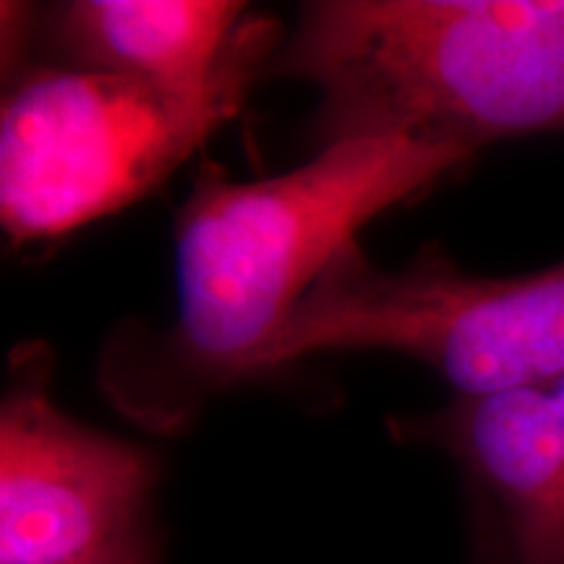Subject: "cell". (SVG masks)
<instances>
[{"mask_svg": "<svg viewBox=\"0 0 564 564\" xmlns=\"http://www.w3.org/2000/svg\"><path fill=\"white\" fill-rule=\"evenodd\" d=\"M274 68L319 87L324 147L564 133V0H319Z\"/></svg>", "mask_w": 564, "mask_h": 564, "instance_id": "1", "label": "cell"}, {"mask_svg": "<svg viewBox=\"0 0 564 564\" xmlns=\"http://www.w3.org/2000/svg\"><path fill=\"white\" fill-rule=\"evenodd\" d=\"M400 137L327 144L274 178L207 165L175 223L178 350L217 382L246 377L356 230L474 158Z\"/></svg>", "mask_w": 564, "mask_h": 564, "instance_id": "2", "label": "cell"}, {"mask_svg": "<svg viewBox=\"0 0 564 564\" xmlns=\"http://www.w3.org/2000/svg\"><path fill=\"white\" fill-rule=\"evenodd\" d=\"M262 19L238 26L220 82L181 97L133 76L45 68L0 116V220L17 243L58 238L150 194L238 112L270 51Z\"/></svg>", "mask_w": 564, "mask_h": 564, "instance_id": "3", "label": "cell"}, {"mask_svg": "<svg viewBox=\"0 0 564 564\" xmlns=\"http://www.w3.org/2000/svg\"><path fill=\"white\" fill-rule=\"evenodd\" d=\"M356 348L411 356L440 373L455 398L552 384L564 373V259L520 278H478L432 243L403 270L384 272L350 243L249 373Z\"/></svg>", "mask_w": 564, "mask_h": 564, "instance_id": "4", "label": "cell"}, {"mask_svg": "<svg viewBox=\"0 0 564 564\" xmlns=\"http://www.w3.org/2000/svg\"><path fill=\"white\" fill-rule=\"evenodd\" d=\"M154 481L141 447L70 421L47 398V366L0 408V564H63L137 531Z\"/></svg>", "mask_w": 564, "mask_h": 564, "instance_id": "5", "label": "cell"}, {"mask_svg": "<svg viewBox=\"0 0 564 564\" xmlns=\"http://www.w3.org/2000/svg\"><path fill=\"white\" fill-rule=\"evenodd\" d=\"M421 432L481 491L505 564H564V457L546 387L455 398Z\"/></svg>", "mask_w": 564, "mask_h": 564, "instance_id": "6", "label": "cell"}, {"mask_svg": "<svg viewBox=\"0 0 564 564\" xmlns=\"http://www.w3.org/2000/svg\"><path fill=\"white\" fill-rule=\"evenodd\" d=\"M241 11L225 0H76L55 19V37L84 68L202 97L228 66Z\"/></svg>", "mask_w": 564, "mask_h": 564, "instance_id": "7", "label": "cell"}, {"mask_svg": "<svg viewBox=\"0 0 564 564\" xmlns=\"http://www.w3.org/2000/svg\"><path fill=\"white\" fill-rule=\"evenodd\" d=\"M63 564H154V554H152L150 541H147L137 528L133 533L123 535L121 541H116V544L102 549V552L84 556V560H76V562H63Z\"/></svg>", "mask_w": 564, "mask_h": 564, "instance_id": "8", "label": "cell"}, {"mask_svg": "<svg viewBox=\"0 0 564 564\" xmlns=\"http://www.w3.org/2000/svg\"><path fill=\"white\" fill-rule=\"evenodd\" d=\"M546 390L554 405L556 426H560V442H562V457H564V373L562 377H556L552 384H546Z\"/></svg>", "mask_w": 564, "mask_h": 564, "instance_id": "9", "label": "cell"}]
</instances>
